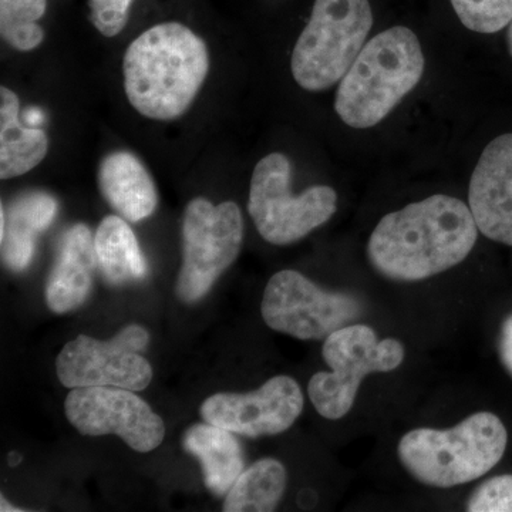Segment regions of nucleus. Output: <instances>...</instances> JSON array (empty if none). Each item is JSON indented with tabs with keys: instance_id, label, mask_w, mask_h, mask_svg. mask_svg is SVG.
I'll return each instance as SVG.
<instances>
[{
	"instance_id": "obj_1",
	"label": "nucleus",
	"mask_w": 512,
	"mask_h": 512,
	"mask_svg": "<svg viewBox=\"0 0 512 512\" xmlns=\"http://www.w3.org/2000/svg\"><path fill=\"white\" fill-rule=\"evenodd\" d=\"M478 228L458 198L433 195L390 212L367 244L370 264L399 282H417L461 264L473 251Z\"/></svg>"
},
{
	"instance_id": "obj_2",
	"label": "nucleus",
	"mask_w": 512,
	"mask_h": 512,
	"mask_svg": "<svg viewBox=\"0 0 512 512\" xmlns=\"http://www.w3.org/2000/svg\"><path fill=\"white\" fill-rule=\"evenodd\" d=\"M210 72L204 40L183 23L167 22L141 33L123 59L124 90L133 109L157 121L184 116Z\"/></svg>"
},
{
	"instance_id": "obj_3",
	"label": "nucleus",
	"mask_w": 512,
	"mask_h": 512,
	"mask_svg": "<svg viewBox=\"0 0 512 512\" xmlns=\"http://www.w3.org/2000/svg\"><path fill=\"white\" fill-rule=\"evenodd\" d=\"M423 50L412 30L396 26L366 43L340 80L335 110L353 128L375 127L420 83Z\"/></svg>"
},
{
	"instance_id": "obj_4",
	"label": "nucleus",
	"mask_w": 512,
	"mask_h": 512,
	"mask_svg": "<svg viewBox=\"0 0 512 512\" xmlns=\"http://www.w3.org/2000/svg\"><path fill=\"white\" fill-rule=\"evenodd\" d=\"M507 443V429L500 417L481 412L450 430H412L400 440L397 454L407 473L421 484L451 488L493 470Z\"/></svg>"
},
{
	"instance_id": "obj_5",
	"label": "nucleus",
	"mask_w": 512,
	"mask_h": 512,
	"mask_svg": "<svg viewBox=\"0 0 512 512\" xmlns=\"http://www.w3.org/2000/svg\"><path fill=\"white\" fill-rule=\"evenodd\" d=\"M372 26L369 0H315L293 49V79L308 92L335 86L362 52Z\"/></svg>"
},
{
	"instance_id": "obj_6",
	"label": "nucleus",
	"mask_w": 512,
	"mask_h": 512,
	"mask_svg": "<svg viewBox=\"0 0 512 512\" xmlns=\"http://www.w3.org/2000/svg\"><path fill=\"white\" fill-rule=\"evenodd\" d=\"M292 165L285 154L272 153L255 165L248 211L261 237L272 245H289L326 224L338 208V194L326 185L291 192Z\"/></svg>"
},
{
	"instance_id": "obj_7",
	"label": "nucleus",
	"mask_w": 512,
	"mask_h": 512,
	"mask_svg": "<svg viewBox=\"0 0 512 512\" xmlns=\"http://www.w3.org/2000/svg\"><path fill=\"white\" fill-rule=\"evenodd\" d=\"M322 355L332 372L312 376L309 399L320 416L339 420L352 410L366 376L392 372L402 365L404 346L390 338L379 342L370 326L348 325L325 339Z\"/></svg>"
},
{
	"instance_id": "obj_8",
	"label": "nucleus",
	"mask_w": 512,
	"mask_h": 512,
	"mask_svg": "<svg viewBox=\"0 0 512 512\" xmlns=\"http://www.w3.org/2000/svg\"><path fill=\"white\" fill-rule=\"evenodd\" d=\"M244 241V220L235 202L211 204L195 198L183 221L184 259L177 279V295L194 303L211 291L218 278L237 261Z\"/></svg>"
},
{
	"instance_id": "obj_9",
	"label": "nucleus",
	"mask_w": 512,
	"mask_h": 512,
	"mask_svg": "<svg viewBox=\"0 0 512 512\" xmlns=\"http://www.w3.org/2000/svg\"><path fill=\"white\" fill-rule=\"evenodd\" d=\"M262 318L275 332L295 339L325 340L362 313V303L348 293L323 291L299 272H278L269 279Z\"/></svg>"
},
{
	"instance_id": "obj_10",
	"label": "nucleus",
	"mask_w": 512,
	"mask_h": 512,
	"mask_svg": "<svg viewBox=\"0 0 512 512\" xmlns=\"http://www.w3.org/2000/svg\"><path fill=\"white\" fill-rule=\"evenodd\" d=\"M150 343L143 326L128 325L109 342L80 335L56 359V373L67 389L120 387L141 392L153 380V367L141 356Z\"/></svg>"
},
{
	"instance_id": "obj_11",
	"label": "nucleus",
	"mask_w": 512,
	"mask_h": 512,
	"mask_svg": "<svg viewBox=\"0 0 512 512\" xmlns=\"http://www.w3.org/2000/svg\"><path fill=\"white\" fill-rule=\"evenodd\" d=\"M64 412L83 436L116 434L138 453H150L164 440L163 419L131 390L79 387L67 394Z\"/></svg>"
},
{
	"instance_id": "obj_12",
	"label": "nucleus",
	"mask_w": 512,
	"mask_h": 512,
	"mask_svg": "<svg viewBox=\"0 0 512 512\" xmlns=\"http://www.w3.org/2000/svg\"><path fill=\"white\" fill-rule=\"evenodd\" d=\"M303 410V394L295 379L272 377L252 393H217L201 406L202 419L214 426L256 437L284 433Z\"/></svg>"
},
{
	"instance_id": "obj_13",
	"label": "nucleus",
	"mask_w": 512,
	"mask_h": 512,
	"mask_svg": "<svg viewBox=\"0 0 512 512\" xmlns=\"http://www.w3.org/2000/svg\"><path fill=\"white\" fill-rule=\"evenodd\" d=\"M468 202L478 231L512 247V134L485 147L471 177Z\"/></svg>"
},
{
	"instance_id": "obj_14",
	"label": "nucleus",
	"mask_w": 512,
	"mask_h": 512,
	"mask_svg": "<svg viewBox=\"0 0 512 512\" xmlns=\"http://www.w3.org/2000/svg\"><path fill=\"white\" fill-rule=\"evenodd\" d=\"M96 249L92 231L87 225L76 224L60 239L55 265L46 286V302L50 311H76L89 298L93 288Z\"/></svg>"
},
{
	"instance_id": "obj_15",
	"label": "nucleus",
	"mask_w": 512,
	"mask_h": 512,
	"mask_svg": "<svg viewBox=\"0 0 512 512\" xmlns=\"http://www.w3.org/2000/svg\"><path fill=\"white\" fill-rule=\"evenodd\" d=\"M99 188L124 220L140 222L151 217L158 205L153 178L140 158L128 151H114L101 160L97 173Z\"/></svg>"
},
{
	"instance_id": "obj_16",
	"label": "nucleus",
	"mask_w": 512,
	"mask_h": 512,
	"mask_svg": "<svg viewBox=\"0 0 512 512\" xmlns=\"http://www.w3.org/2000/svg\"><path fill=\"white\" fill-rule=\"evenodd\" d=\"M57 201L42 191L20 195L6 212V228L2 237L3 262L10 271L28 269L35 255V242L39 232L52 225L57 214Z\"/></svg>"
},
{
	"instance_id": "obj_17",
	"label": "nucleus",
	"mask_w": 512,
	"mask_h": 512,
	"mask_svg": "<svg viewBox=\"0 0 512 512\" xmlns=\"http://www.w3.org/2000/svg\"><path fill=\"white\" fill-rule=\"evenodd\" d=\"M185 451L200 460L205 485L212 494L224 497L244 471L241 444L234 433L214 424H194L185 431Z\"/></svg>"
},
{
	"instance_id": "obj_18",
	"label": "nucleus",
	"mask_w": 512,
	"mask_h": 512,
	"mask_svg": "<svg viewBox=\"0 0 512 512\" xmlns=\"http://www.w3.org/2000/svg\"><path fill=\"white\" fill-rule=\"evenodd\" d=\"M18 94L0 87V178L20 177L37 167L49 151V137L40 128L25 127L19 119Z\"/></svg>"
},
{
	"instance_id": "obj_19",
	"label": "nucleus",
	"mask_w": 512,
	"mask_h": 512,
	"mask_svg": "<svg viewBox=\"0 0 512 512\" xmlns=\"http://www.w3.org/2000/svg\"><path fill=\"white\" fill-rule=\"evenodd\" d=\"M97 266L110 285L143 281L147 262L136 234L123 218L109 215L100 222L94 237Z\"/></svg>"
},
{
	"instance_id": "obj_20",
	"label": "nucleus",
	"mask_w": 512,
	"mask_h": 512,
	"mask_svg": "<svg viewBox=\"0 0 512 512\" xmlns=\"http://www.w3.org/2000/svg\"><path fill=\"white\" fill-rule=\"evenodd\" d=\"M288 474L275 458H262L242 471L225 495V512L275 511L284 497Z\"/></svg>"
},
{
	"instance_id": "obj_21",
	"label": "nucleus",
	"mask_w": 512,
	"mask_h": 512,
	"mask_svg": "<svg viewBox=\"0 0 512 512\" xmlns=\"http://www.w3.org/2000/svg\"><path fill=\"white\" fill-rule=\"evenodd\" d=\"M47 0H0L2 39L19 52L42 45L45 32L39 20L45 16Z\"/></svg>"
},
{
	"instance_id": "obj_22",
	"label": "nucleus",
	"mask_w": 512,
	"mask_h": 512,
	"mask_svg": "<svg viewBox=\"0 0 512 512\" xmlns=\"http://www.w3.org/2000/svg\"><path fill=\"white\" fill-rule=\"evenodd\" d=\"M458 19L473 32H500L512 22V0H451Z\"/></svg>"
},
{
	"instance_id": "obj_23",
	"label": "nucleus",
	"mask_w": 512,
	"mask_h": 512,
	"mask_svg": "<svg viewBox=\"0 0 512 512\" xmlns=\"http://www.w3.org/2000/svg\"><path fill=\"white\" fill-rule=\"evenodd\" d=\"M470 512H512V476H498L485 481L471 495Z\"/></svg>"
},
{
	"instance_id": "obj_24",
	"label": "nucleus",
	"mask_w": 512,
	"mask_h": 512,
	"mask_svg": "<svg viewBox=\"0 0 512 512\" xmlns=\"http://www.w3.org/2000/svg\"><path fill=\"white\" fill-rule=\"evenodd\" d=\"M134 0H87L90 20L101 35H120L127 26Z\"/></svg>"
},
{
	"instance_id": "obj_25",
	"label": "nucleus",
	"mask_w": 512,
	"mask_h": 512,
	"mask_svg": "<svg viewBox=\"0 0 512 512\" xmlns=\"http://www.w3.org/2000/svg\"><path fill=\"white\" fill-rule=\"evenodd\" d=\"M504 349L505 356H507V360L510 362V366L512 367V322L510 323V326H508L507 332H505Z\"/></svg>"
},
{
	"instance_id": "obj_26",
	"label": "nucleus",
	"mask_w": 512,
	"mask_h": 512,
	"mask_svg": "<svg viewBox=\"0 0 512 512\" xmlns=\"http://www.w3.org/2000/svg\"><path fill=\"white\" fill-rule=\"evenodd\" d=\"M0 501H2V508H0V510H2V512H5V511H15V512H19V511H22V510H19V508H16V507H12V505H10L8 503V501L5 500V497H0Z\"/></svg>"
},
{
	"instance_id": "obj_27",
	"label": "nucleus",
	"mask_w": 512,
	"mask_h": 512,
	"mask_svg": "<svg viewBox=\"0 0 512 512\" xmlns=\"http://www.w3.org/2000/svg\"><path fill=\"white\" fill-rule=\"evenodd\" d=\"M507 43L508 49H510V53L512 56V22L510 23V28H508Z\"/></svg>"
},
{
	"instance_id": "obj_28",
	"label": "nucleus",
	"mask_w": 512,
	"mask_h": 512,
	"mask_svg": "<svg viewBox=\"0 0 512 512\" xmlns=\"http://www.w3.org/2000/svg\"><path fill=\"white\" fill-rule=\"evenodd\" d=\"M19 460V456H16V454H10V466H16V464L20 463Z\"/></svg>"
}]
</instances>
